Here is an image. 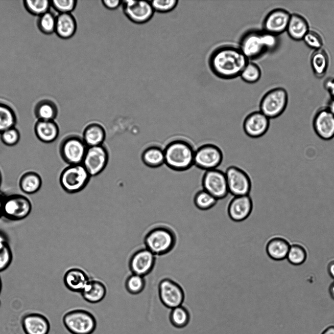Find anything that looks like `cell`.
Returning a JSON list of instances; mask_svg holds the SVG:
<instances>
[{
    "mask_svg": "<svg viewBox=\"0 0 334 334\" xmlns=\"http://www.w3.org/2000/svg\"><path fill=\"white\" fill-rule=\"evenodd\" d=\"M250 61L239 47L224 45L215 48L209 59V67L213 73L223 79L240 76Z\"/></svg>",
    "mask_w": 334,
    "mask_h": 334,
    "instance_id": "1",
    "label": "cell"
},
{
    "mask_svg": "<svg viewBox=\"0 0 334 334\" xmlns=\"http://www.w3.org/2000/svg\"><path fill=\"white\" fill-rule=\"evenodd\" d=\"M163 149L165 165L169 169L183 171L194 165V150L191 145L184 139H171Z\"/></svg>",
    "mask_w": 334,
    "mask_h": 334,
    "instance_id": "2",
    "label": "cell"
},
{
    "mask_svg": "<svg viewBox=\"0 0 334 334\" xmlns=\"http://www.w3.org/2000/svg\"><path fill=\"white\" fill-rule=\"evenodd\" d=\"M277 43V36L254 29L246 32L242 36L239 47L250 61L274 49Z\"/></svg>",
    "mask_w": 334,
    "mask_h": 334,
    "instance_id": "3",
    "label": "cell"
},
{
    "mask_svg": "<svg viewBox=\"0 0 334 334\" xmlns=\"http://www.w3.org/2000/svg\"><path fill=\"white\" fill-rule=\"evenodd\" d=\"M145 247L156 256H163L173 248L176 238L173 231L167 226L160 224L150 229L145 235Z\"/></svg>",
    "mask_w": 334,
    "mask_h": 334,
    "instance_id": "4",
    "label": "cell"
},
{
    "mask_svg": "<svg viewBox=\"0 0 334 334\" xmlns=\"http://www.w3.org/2000/svg\"><path fill=\"white\" fill-rule=\"evenodd\" d=\"M91 176L82 164L69 165L61 172L59 182L62 188L69 194H75L83 190Z\"/></svg>",
    "mask_w": 334,
    "mask_h": 334,
    "instance_id": "5",
    "label": "cell"
},
{
    "mask_svg": "<svg viewBox=\"0 0 334 334\" xmlns=\"http://www.w3.org/2000/svg\"><path fill=\"white\" fill-rule=\"evenodd\" d=\"M288 95L283 88H276L267 91L262 98L259 110L270 120L280 116L287 107Z\"/></svg>",
    "mask_w": 334,
    "mask_h": 334,
    "instance_id": "6",
    "label": "cell"
},
{
    "mask_svg": "<svg viewBox=\"0 0 334 334\" xmlns=\"http://www.w3.org/2000/svg\"><path fill=\"white\" fill-rule=\"evenodd\" d=\"M63 321L66 329L72 334H92L96 326L94 316L82 309L68 312L64 315Z\"/></svg>",
    "mask_w": 334,
    "mask_h": 334,
    "instance_id": "7",
    "label": "cell"
},
{
    "mask_svg": "<svg viewBox=\"0 0 334 334\" xmlns=\"http://www.w3.org/2000/svg\"><path fill=\"white\" fill-rule=\"evenodd\" d=\"M88 147L82 137L71 134L65 137L59 146L60 155L68 165L82 164Z\"/></svg>",
    "mask_w": 334,
    "mask_h": 334,
    "instance_id": "8",
    "label": "cell"
},
{
    "mask_svg": "<svg viewBox=\"0 0 334 334\" xmlns=\"http://www.w3.org/2000/svg\"><path fill=\"white\" fill-rule=\"evenodd\" d=\"M32 209V204L26 197L18 194L4 197L2 216L13 221L21 220L28 216Z\"/></svg>",
    "mask_w": 334,
    "mask_h": 334,
    "instance_id": "9",
    "label": "cell"
},
{
    "mask_svg": "<svg viewBox=\"0 0 334 334\" xmlns=\"http://www.w3.org/2000/svg\"><path fill=\"white\" fill-rule=\"evenodd\" d=\"M158 293L162 304L169 309L182 306L184 300V293L181 287L167 278H162L159 281Z\"/></svg>",
    "mask_w": 334,
    "mask_h": 334,
    "instance_id": "10",
    "label": "cell"
},
{
    "mask_svg": "<svg viewBox=\"0 0 334 334\" xmlns=\"http://www.w3.org/2000/svg\"><path fill=\"white\" fill-rule=\"evenodd\" d=\"M222 158V152L213 144H203L194 150V165L205 171L217 168Z\"/></svg>",
    "mask_w": 334,
    "mask_h": 334,
    "instance_id": "11",
    "label": "cell"
},
{
    "mask_svg": "<svg viewBox=\"0 0 334 334\" xmlns=\"http://www.w3.org/2000/svg\"><path fill=\"white\" fill-rule=\"evenodd\" d=\"M109 158L108 151L103 144L89 147L82 164L91 177H95L104 170L108 164Z\"/></svg>",
    "mask_w": 334,
    "mask_h": 334,
    "instance_id": "12",
    "label": "cell"
},
{
    "mask_svg": "<svg viewBox=\"0 0 334 334\" xmlns=\"http://www.w3.org/2000/svg\"><path fill=\"white\" fill-rule=\"evenodd\" d=\"M121 6L125 16L136 24L148 22L155 12L150 0H122Z\"/></svg>",
    "mask_w": 334,
    "mask_h": 334,
    "instance_id": "13",
    "label": "cell"
},
{
    "mask_svg": "<svg viewBox=\"0 0 334 334\" xmlns=\"http://www.w3.org/2000/svg\"><path fill=\"white\" fill-rule=\"evenodd\" d=\"M202 184L203 189L217 200L225 198L229 193L225 173L220 170L206 171Z\"/></svg>",
    "mask_w": 334,
    "mask_h": 334,
    "instance_id": "14",
    "label": "cell"
},
{
    "mask_svg": "<svg viewBox=\"0 0 334 334\" xmlns=\"http://www.w3.org/2000/svg\"><path fill=\"white\" fill-rule=\"evenodd\" d=\"M225 173L229 193L234 197L248 195L251 181L247 174L234 166L228 167Z\"/></svg>",
    "mask_w": 334,
    "mask_h": 334,
    "instance_id": "15",
    "label": "cell"
},
{
    "mask_svg": "<svg viewBox=\"0 0 334 334\" xmlns=\"http://www.w3.org/2000/svg\"><path fill=\"white\" fill-rule=\"evenodd\" d=\"M156 257L145 247L137 250L129 259L128 266L130 270L132 273L145 277L154 268Z\"/></svg>",
    "mask_w": 334,
    "mask_h": 334,
    "instance_id": "16",
    "label": "cell"
},
{
    "mask_svg": "<svg viewBox=\"0 0 334 334\" xmlns=\"http://www.w3.org/2000/svg\"><path fill=\"white\" fill-rule=\"evenodd\" d=\"M312 125L315 134L320 139L328 141L334 138V115L326 107L316 111Z\"/></svg>",
    "mask_w": 334,
    "mask_h": 334,
    "instance_id": "17",
    "label": "cell"
},
{
    "mask_svg": "<svg viewBox=\"0 0 334 334\" xmlns=\"http://www.w3.org/2000/svg\"><path fill=\"white\" fill-rule=\"evenodd\" d=\"M271 120L258 110L250 112L245 117L243 128L248 136L259 138L268 132Z\"/></svg>",
    "mask_w": 334,
    "mask_h": 334,
    "instance_id": "18",
    "label": "cell"
},
{
    "mask_svg": "<svg viewBox=\"0 0 334 334\" xmlns=\"http://www.w3.org/2000/svg\"><path fill=\"white\" fill-rule=\"evenodd\" d=\"M291 14L286 10L275 9L270 11L263 22V31L277 36L285 31L289 21Z\"/></svg>",
    "mask_w": 334,
    "mask_h": 334,
    "instance_id": "19",
    "label": "cell"
},
{
    "mask_svg": "<svg viewBox=\"0 0 334 334\" xmlns=\"http://www.w3.org/2000/svg\"><path fill=\"white\" fill-rule=\"evenodd\" d=\"M252 209V200L248 195L234 197L228 206V214L234 221L246 219Z\"/></svg>",
    "mask_w": 334,
    "mask_h": 334,
    "instance_id": "20",
    "label": "cell"
},
{
    "mask_svg": "<svg viewBox=\"0 0 334 334\" xmlns=\"http://www.w3.org/2000/svg\"><path fill=\"white\" fill-rule=\"evenodd\" d=\"M22 323L26 334H48L50 329L47 318L39 313L25 315L23 318Z\"/></svg>",
    "mask_w": 334,
    "mask_h": 334,
    "instance_id": "21",
    "label": "cell"
},
{
    "mask_svg": "<svg viewBox=\"0 0 334 334\" xmlns=\"http://www.w3.org/2000/svg\"><path fill=\"white\" fill-rule=\"evenodd\" d=\"M90 279L84 270L78 267H73L65 273L64 283L71 291L81 293Z\"/></svg>",
    "mask_w": 334,
    "mask_h": 334,
    "instance_id": "22",
    "label": "cell"
},
{
    "mask_svg": "<svg viewBox=\"0 0 334 334\" xmlns=\"http://www.w3.org/2000/svg\"><path fill=\"white\" fill-rule=\"evenodd\" d=\"M34 133L40 141L50 143L57 138L59 128L55 120H37L34 126Z\"/></svg>",
    "mask_w": 334,
    "mask_h": 334,
    "instance_id": "23",
    "label": "cell"
},
{
    "mask_svg": "<svg viewBox=\"0 0 334 334\" xmlns=\"http://www.w3.org/2000/svg\"><path fill=\"white\" fill-rule=\"evenodd\" d=\"M77 22L72 13L59 14L56 16L55 33L60 38L69 39L75 34Z\"/></svg>",
    "mask_w": 334,
    "mask_h": 334,
    "instance_id": "24",
    "label": "cell"
},
{
    "mask_svg": "<svg viewBox=\"0 0 334 334\" xmlns=\"http://www.w3.org/2000/svg\"><path fill=\"white\" fill-rule=\"evenodd\" d=\"M290 245L287 240L279 236H272L267 241L266 252L270 259L281 261L286 258Z\"/></svg>",
    "mask_w": 334,
    "mask_h": 334,
    "instance_id": "25",
    "label": "cell"
},
{
    "mask_svg": "<svg viewBox=\"0 0 334 334\" xmlns=\"http://www.w3.org/2000/svg\"><path fill=\"white\" fill-rule=\"evenodd\" d=\"M106 135V131L102 125L97 122H92L84 129L82 138L89 147L103 145Z\"/></svg>",
    "mask_w": 334,
    "mask_h": 334,
    "instance_id": "26",
    "label": "cell"
},
{
    "mask_svg": "<svg viewBox=\"0 0 334 334\" xmlns=\"http://www.w3.org/2000/svg\"><path fill=\"white\" fill-rule=\"evenodd\" d=\"M80 293L86 301L92 304L97 303L105 297L107 288L102 281L91 279Z\"/></svg>",
    "mask_w": 334,
    "mask_h": 334,
    "instance_id": "27",
    "label": "cell"
},
{
    "mask_svg": "<svg viewBox=\"0 0 334 334\" xmlns=\"http://www.w3.org/2000/svg\"><path fill=\"white\" fill-rule=\"evenodd\" d=\"M310 30L306 19L298 14H291L286 31L293 40L300 41Z\"/></svg>",
    "mask_w": 334,
    "mask_h": 334,
    "instance_id": "28",
    "label": "cell"
},
{
    "mask_svg": "<svg viewBox=\"0 0 334 334\" xmlns=\"http://www.w3.org/2000/svg\"><path fill=\"white\" fill-rule=\"evenodd\" d=\"M141 159L146 166L157 168L165 165V154L163 148L159 145H151L142 152Z\"/></svg>",
    "mask_w": 334,
    "mask_h": 334,
    "instance_id": "29",
    "label": "cell"
},
{
    "mask_svg": "<svg viewBox=\"0 0 334 334\" xmlns=\"http://www.w3.org/2000/svg\"><path fill=\"white\" fill-rule=\"evenodd\" d=\"M34 112L37 120H55L58 113V109L53 101L45 99L36 104Z\"/></svg>",
    "mask_w": 334,
    "mask_h": 334,
    "instance_id": "30",
    "label": "cell"
},
{
    "mask_svg": "<svg viewBox=\"0 0 334 334\" xmlns=\"http://www.w3.org/2000/svg\"><path fill=\"white\" fill-rule=\"evenodd\" d=\"M42 185V180L39 174L33 171H28L21 177L19 186L21 190L26 194L37 193Z\"/></svg>",
    "mask_w": 334,
    "mask_h": 334,
    "instance_id": "31",
    "label": "cell"
},
{
    "mask_svg": "<svg viewBox=\"0 0 334 334\" xmlns=\"http://www.w3.org/2000/svg\"><path fill=\"white\" fill-rule=\"evenodd\" d=\"M329 59L327 52L321 48L315 50L310 58L311 68L315 75L318 78L323 77L327 72Z\"/></svg>",
    "mask_w": 334,
    "mask_h": 334,
    "instance_id": "32",
    "label": "cell"
},
{
    "mask_svg": "<svg viewBox=\"0 0 334 334\" xmlns=\"http://www.w3.org/2000/svg\"><path fill=\"white\" fill-rule=\"evenodd\" d=\"M17 121L14 110L8 104L0 101V134L15 127Z\"/></svg>",
    "mask_w": 334,
    "mask_h": 334,
    "instance_id": "33",
    "label": "cell"
},
{
    "mask_svg": "<svg viewBox=\"0 0 334 334\" xmlns=\"http://www.w3.org/2000/svg\"><path fill=\"white\" fill-rule=\"evenodd\" d=\"M168 317L172 326L177 329H182L187 327L191 318L189 312L183 306L171 309Z\"/></svg>",
    "mask_w": 334,
    "mask_h": 334,
    "instance_id": "34",
    "label": "cell"
},
{
    "mask_svg": "<svg viewBox=\"0 0 334 334\" xmlns=\"http://www.w3.org/2000/svg\"><path fill=\"white\" fill-rule=\"evenodd\" d=\"M23 5L28 13L39 17L49 11L51 2L48 0H24Z\"/></svg>",
    "mask_w": 334,
    "mask_h": 334,
    "instance_id": "35",
    "label": "cell"
},
{
    "mask_svg": "<svg viewBox=\"0 0 334 334\" xmlns=\"http://www.w3.org/2000/svg\"><path fill=\"white\" fill-rule=\"evenodd\" d=\"M56 16L49 11L39 17L37 25L43 34L49 35L55 32Z\"/></svg>",
    "mask_w": 334,
    "mask_h": 334,
    "instance_id": "36",
    "label": "cell"
},
{
    "mask_svg": "<svg viewBox=\"0 0 334 334\" xmlns=\"http://www.w3.org/2000/svg\"><path fill=\"white\" fill-rule=\"evenodd\" d=\"M193 201L196 207L201 210H206L212 208L216 204L217 200L202 189L195 193Z\"/></svg>",
    "mask_w": 334,
    "mask_h": 334,
    "instance_id": "37",
    "label": "cell"
},
{
    "mask_svg": "<svg viewBox=\"0 0 334 334\" xmlns=\"http://www.w3.org/2000/svg\"><path fill=\"white\" fill-rule=\"evenodd\" d=\"M307 258V252L302 245L294 244L290 245L286 259L293 265L298 266L303 264Z\"/></svg>",
    "mask_w": 334,
    "mask_h": 334,
    "instance_id": "38",
    "label": "cell"
},
{
    "mask_svg": "<svg viewBox=\"0 0 334 334\" xmlns=\"http://www.w3.org/2000/svg\"><path fill=\"white\" fill-rule=\"evenodd\" d=\"M145 287L144 277L132 273L126 278L125 287L130 294L137 295L141 293Z\"/></svg>",
    "mask_w": 334,
    "mask_h": 334,
    "instance_id": "39",
    "label": "cell"
},
{
    "mask_svg": "<svg viewBox=\"0 0 334 334\" xmlns=\"http://www.w3.org/2000/svg\"><path fill=\"white\" fill-rule=\"evenodd\" d=\"M261 75L260 67L256 63L249 61L241 72L240 77L245 82L253 84L257 82Z\"/></svg>",
    "mask_w": 334,
    "mask_h": 334,
    "instance_id": "40",
    "label": "cell"
},
{
    "mask_svg": "<svg viewBox=\"0 0 334 334\" xmlns=\"http://www.w3.org/2000/svg\"><path fill=\"white\" fill-rule=\"evenodd\" d=\"M12 254L5 236L0 233V272L5 269L10 264Z\"/></svg>",
    "mask_w": 334,
    "mask_h": 334,
    "instance_id": "41",
    "label": "cell"
},
{
    "mask_svg": "<svg viewBox=\"0 0 334 334\" xmlns=\"http://www.w3.org/2000/svg\"><path fill=\"white\" fill-rule=\"evenodd\" d=\"M20 138V133L15 127L6 130L0 134L1 141L7 146H15L19 142Z\"/></svg>",
    "mask_w": 334,
    "mask_h": 334,
    "instance_id": "42",
    "label": "cell"
},
{
    "mask_svg": "<svg viewBox=\"0 0 334 334\" xmlns=\"http://www.w3.org/2000/svg\"><path fill=\"white\" fill-rule=\"evenodd\" d=\"M51 7L59 14L72 13L75 9L77 1L75 0H53Z\"/></svg>",
    "mask_w": 334,
    "mask_h": 334,
    "instance_id": "43",
    "label": "cell"
},
{
    "mask_svg": "<svg viewBox=\"0 0 334 334\" xmlns=\"http://www.w3.org/2000/svg\"><path fill=\"white\" fill-rule=\"evenodd\" d=\"M155 12L166 13L173 10L178 5L177 0H150Z\"/></svg>",
    "mask_w": 334,
    "mask_h": 334,
    "instance_id": "44",
    "label": "cell"
},
{
    "mask_svg": "<svg viewBox=\"0 0 334 334\" xmlns=\"http://www.w3.org/2000/svg\"><path fill=\"white\" fill-rule=\"evenodd\" d=\"M303 40L309 47L315 50L322 48L323 41L320 35L314 30H310Z\"/></svg>",
    "mask_w": 334,
    "mask_h": 334,
    "instance_id": "45",
    "label": "cell"
},
{
    "mask_svg": "<svg viewBox=\"0 0 334 334\" xmlns=\"http://www.w3.org/2000/svg\"><path fill=\"white\" fill-rule=\"evenodd\" d=\"M101 3L104 7L109 10H115L121 5L122 1L120 0H103Z\"/></svg>",
    "mask_w": 334,
    "mask_h": 334,
    "instance_id": "46",
    "label": "cell"
},
{
    "mask_svg": "<svg viewBox=\"0 0 334 334\" xmlns=\"http://www.w3.org/2000/svg\"><path fill=\"white\" fill-rule=\"evenodd\" d=\"M324 87L331 96L334 99V78L328 79L324 83Z\"/></svg>",
    "mask_w": 334,
    "mask_h": 334,
    "instance_id": "47",
    "label": "cell"
},
{
    "mask_svg": "<svg viewBox=\"0 0 334 334\" xmlns=\"http://www.w3.org/2000/svg\"><path fill=\"white\" fill-rule=\"evenodd\" d=\"M327 270L329 275L334 279V260H332L328 263Z\"/></svg>",
    "mask_w": 334,
    "mask_h": 334,
    "instance_id": "48",
    "label": "cell"
},
{
    "mask_svg": "<svg viewBox=\"0 0 334 334\" xmlns=\"http://www.w3.org/2000/svg\"><path fill=\"white\" fill-rule=\"evenodd\" d=\"M326 108L334 115V99L331 98Z\"/></svg>",
    "mask_w": 334,
    "mask_h": 334,
    "instance_id": "49",
    "label": "cell"
},
{
    "mask_svg": "<svg viewBox=\"0 0 334 334\" xmlns=\"http://www.w3.org/2000/svg\"><path fill=\"white\" fill-rule=\"evenodd\" d=\"M321 334H334V326H330L325 329Z\"/></svg>",
    "mask_w": 334,
    "mask_h": 334,
    "instance_id": "50",
    "label": "cell"
},
{
    "mask_svg": "<svg viewBox=\"0 0 334 334\" xmlns=\"http://www.w3.org/2000/svg\"><path fill=\"white\" fill-rule=\"evenodd\" d=\"M5 196L0 193V218L2 216L3 204Z\"/></svg>",
    "mask_w": 334,
    "mask_h": 334,
    "instance_id": "51",
    "label": "cell"
},
{
    "mask_svg": "<svg viewBox=\"0 0 334 334\" xmlns=\"http://www.w3.org/2000/svg\"><path fill=\"white\" fill-rule=\"evenodd\" d=\"M329 291L331 298L334 300V281L330 285Z\"/></svg>",
    "mask_w": 334,
    "mask_h": 334,
    "instance_id": "52",
    "label": "cell"
},
{
    "mask_svg": "<svg viewBox=\"0 0 334 334\" xmlns=\"http://www.w3.org/2000/svg\"><path fill=\"white\" fill-rule=\"evenodd\" d=\"M2 179V174H1V171H0V187L1 185Z\"/></svg>",
    "mask_w": 334,
    "mask_h": 334,
    "instance_id": "53",
    "label": "cell"
},
{
    "mask_svg": "<svg viewBox=\"0 0 334 334\" xmlns=\"http://www.w3.org/2000/svg\"><path fill=\"white\" fill-rule=\"evenodd\" d=\"M1 281L0 277V293L1 291Z\"/></svg>",
    "mask_w": 334,
    "mask_h": 334,
    "instance_id": "54",
    "label": "cell"
},
{
    "mask_svg": "<svg viewBox=\"0 0 334 334\" xmlns=\"http://www.w3.org/2000/svg\"></svg>",
    "mask_w": 334,
    "mask_h": 334,
    "instance_id": "55",
    "label": "cell"
}]
</instances>
